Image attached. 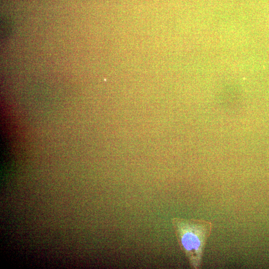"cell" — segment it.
Listing matches in <instances>:
<instances>
[{
    "label": "cell",
    "instance_id": "cell-1",
    "mask_svg": "<svg viewBox=\"0 0 269 269\" xmlns=\"http://www.w3.org/2000/svg\"><path fill=\"white\" fill-rule=\"evenodd\" d=\"M171 222L178 245L190 268L200 269L206 245L211 233L212 223L180 217L172 218Z\"/></svg>",
    "mask_w": 269,
    "mask_h": 269
}]
</instances>
